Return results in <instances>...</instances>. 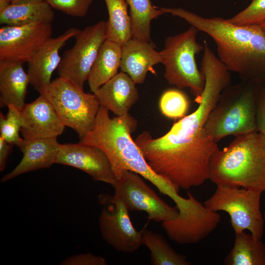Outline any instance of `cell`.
Wrapping results in <instances>:
<instances>
[{
	"label": "cell",
	"mask_w": 265,
	"mask_h": 265,
	"mask_svg": "<svg viewBox=\"0 0 265 265\" xmlns=\"http://www.w3.org/2000/svg\"><path fill=\"white\" fill-rule=\"evenodd\" d=\"M134 141L154 171L184 189L208 180L210 160L218 148L203 129L192 134L169 131L157 138L144 131Z\"/></svg>",
	"instance_id": "6da1fadb"
},
{
	"label": "cell",
	"mask_w": 265,
	"mask_h": 265,
	"mask_svg": "<svg viewBox=\"0 0 265 265\" xmlns=\"http://www.w3.org/2000/svg\"><path fill=\"white\" fill-rule=\"evenodd\" d=\"M210 36L218 57L242 80L265 84V35L259 25L238 26L220 17H205L184 8L161 7Z\"/></svg>",
	"instance_id": "7a4b0ae2"
},
{
	"label": "cell",
	"mask_w": 265,
	"mask_h": 265,
	"mask_svg": "<svg viewBox=\"0 0 265 265\" xmlns=\"http://www.w3.org/2000/svg\"><path fill=\"white\" fill-rule=\"evenodd\" d=\"M108 111L100 106L93 130L79 143L103 151L117 180L125 171L133 172L149 181L161 193L172 197L177 187L153 171L132 137L136 129V120L129 113L111 118Z\"/></svg>",
	"instance_id": "3957f363"
},
{
	"label": "cell",
	"mask_w": 265,
	"mask_h": 265,
	"mask_svg": "<svg viewBox=\"0 0 265 265\" xmlns=\"http://www.w3.org/2000/svg\"><path fill=\"white\" fill-rule=\"evenodd\" d=\"M208 180L216 186L265 191V136L258 132L236 136L211 156Z\"/></svg>",
	"instance_id": "277c9868"
},
{
	"label": "cell",
	"mask_w": 265,
	"mask_h": 265,
	"mask_svg": "<svg viewBox=\"0 0 265 265\" xmlns=\"http://www.w3.org/2000/svg\"><path fill=\"white\" fill-rule=\"evenodd\" d=\"M258 84L242 80L222 92L203 130L215 142L229 135L257 132L256 103Z\"/></svg>",
	"instance_id": "5b68a950"
},
{
	"label": "cell",
	"mask_w": 265,
	"mask_h": 265,
	"mask_svg": "<svg viewBox=\"0 0 265 265\" xmlns=\"http://www.w3.org/2000/svg\"><path fill=\"white\" fill-rule=\"evenodd\" d=\"M198 31L191 26L183 32L167 37L160 52L164 77L168 83L179 89L189 88L196 98L205 85L204 76L196 60V55L204 50V45L197 40Z\"/></svg>",
	"instance_id": "8992f818"
},
{
	"label": "cell",
	"mask_w": 265,
	"mask_h": 265,
	"mask_svg": "<svg viewBox=\"0 0 265 265\" xmlns=\"http://www.w3.org/2000/svg\"><path fill=\"white\" fill-rule=\"evenodd\" d=\"M39 93L51 103L65 126L73 129L80 139L93 130L100 106L94 93H86L83 87L60 77Z\"/></svg>",
	"instance_id": "52a82bcc"
},
{
	"label": "cell",
	"mask_w": 265,
	"mask_h": 265,
	"mask_svg": "<svg viewBox=\"0 0 265 265\" xmlns=\"http://www.w3.org/2000/svg\"><path fill=\"white\" fill-rule=\"evenodd\" d=\"M261 193L240 187L218 185L204 205L212 211L228 213L235 233L247 230L254 237L261 239L265 224L261 211Z\"/></svg>",
	"instance_id": "ba28073f"
},
{
	"label": "cell",
	"mask_w": 265,
	"mask_h": 265,
	"mask_svg": "<svg viewBox=\"0 0 265 265\" xmlns=\"http://www.w3.org/2000/svg\"><path fill=\"white\" fill-rule=\"evenodd\" d=\"M74 37V45L63 53L57 74L83 87L100 49L106 40V22L101 21L79 29Z\"/></svg>",
	"instance_id": "9c48e42d"
},
{
	"label": "cell",
	"mask_w": 265,
	"mask_h": 265,
	"mask_svg": "<svg viewBox=\"0 0 265 265\" xmlns=\"http://www.w3.org/2000/svg\"><path fill=\"white\" fill-rule=\"evenodd\" d=\"M98 199L103 207L99 227L103 239L118 252L137 251L143 244L141 232L134 227L124 203L114 194H101Z\"/></svg>",
	"instance_id": "30bf717a"
},
{
	"label": "cell",
	"mask_w": 265,
	"mask_h": 265,
	"mask_svg": "<svg viewBox=\"0 0 265 265\" xmlns=\"http://www.w3.org/2000/svg\"><path fill=\"white\" fill-rule=\"evenodd\" d=\"M114 189V195L130 212H145L150 220L163 222L174 220L179 215L176 206L165 202L136 173L125 171L117 180Z\"/></svg>",
	"instance_id": "8fae6325"
},
{
	"label": "cell",
	"mask_w": 265,
	"mask_h": 265,
	"mask_svg": "<svg viewBox=\"0 0 265 265\" xmlns=\"http://www.w3.org/2000/svg\"><path fill=\"white\" fill-rule=\"evenodd\" d=\"M52 32L51 24L2 26L0 28V63H27L51 37Z\"/></svg>",
	"instance_id": "7c38bea8"
},
{
	"label": "cell",
	"mask_w": 265,
	"mask_h": 265,
	"mask_svg": "<svg viewBox=\"0 0 265 265\" xmlns=\"http://www.w3.org/2000/svg\"><path fill=\"white\" fill-rule=\"evenodd\" d=\"M55 163L81 170L94 181L106 183L114 188L116 185L117 179L109 160L98 147L80 143L60 144Z\"/></svg>",
	"instance_id": "4fadbf2b"
},
{
	"label": "cell",
	"mask_w": 265,
	"mask_h": 265,
	"mask_svg": "<svg viewBox=\"0 0 265 265\" xmlns=\"http://www.w3.org/2000/svg\"><path fill=\"white\" fill-rule=\"evenodd\" d=\"M20 112L21 132L25 139L57 138L66 127L51 103L42 95L25 104Z\"/></svg>",
	"instance_id": "5bb4252c"
},
{
	"label": "cell",
	"mask_w": 265,
	"mask_h": 265,
	"mask_svg": "<svg viewBox=\"0 0 265 265\" xmlns=\"http://www.w3.org/2000/svg\"><path fill=\"white\" fill-rule=\"evenodd\" d=\"M78 30L72 27L57 37H51L27 62V73L30 84L38 93L51 82L52 74L61 60L59 51L68 40L74 37Z\"/></svg>",
	"instance_id": "9a60e30c"
},
{
	"label": "cell",
	"mask_w": 265,
	"mask_h": 265,
	"mask_svg": "<svg viewBox=\"0 0 265 265\" xmlns=\"http://www.w3.org/2000/svg\"><path fill=\"white\" fill-rule=\"evenodd\" d=\"M60 144L57 138H22L17 146L23 156L20 162L1 179L2 183L29 172L47 168L55 163Z\"/></svg>",
	"instance_id": "2e32d148"
},
{
	"label": "cell",
	"mask_w": 265,
	"mask_h": 265,
	"mask_svg": "<svg viewBox=\"0 0 265 265\" xmlns=\"http://www.w3.org/2000/svg\"><path fill=\"white\" fill-rule=\"evenodd\" d=\"M152 42L131 38L122 46L120 68L136 84L144 82L147 74L154 73L153 67L161 63L160 52L155 49Z\"/></svg>",
	"instance_id": "e0dca14e"
},
{
	"label": "cell",
	"mask_w": 265,
	"mask_h": 265,
	"mask_svg": "<svg viewBox=\"0 0 265 265\" xmlns=\"http://www.w3.org/2000/svg\"><path fill=\"white\" fill-rule=\"evenodd\" d=\"M136 83L126 73H118L94 93L101 106L117 116L129 113L139 95Z\"/></svg>",
	"instance_id": "ac0fdd59"
},
{
	"label": "cell",
	"mask_w": 265,
	"mask_h": 265,
	"mask_svg": "<svg viewBox=\"0 0 265 265\" xmlns=\"http://www.w3.org/2000/svg\"><path fill=\"white\" fill-rule=\"evenodd\" d=\"M23 64L0 63V103L1 106L14 105L21 110L25 105L29 83Z\"/></svg>",
	"instance_id": "d6986e66"
},
{
	"label": "cell",
	"mask_w": 265,
	"mask_h": 265,
	"mask_svg": "<svg viewBox=\"0 0 265 265\" xmlns=\"http://www.w3.org/2000/svg\"><path fill=\"white\" fill-rule=\"evenodd\" d=\"M54 18L53 8L45 0L32 3L11 4L0 11V24L3 26L51 24Z\"/></svg>",
	"instance_id": "ffe728a7"
},
{
	"label": "cell",
	"mask_w": 265,
	"mask_h": 265,
	"mask_svg": "<svg viewBox=\"0 0 265 265\" xmlns=\"http://www.w3.org/2000/svg\"><path fill=\"white\" fill-rule=\"evenodd\" d=\"M122 47L106 39L102 45L87 80L92 93L113 78L120 67Z\"/></svg>",
	"instance_id": "44dd1931"
},
{
	"label": "cell",
	"mask_w": 265,
	"mask_h": 265,
	"mask_svg": "<svg viewBox=\"0 0 265 265\" xmlns=\"http://www.w3.org/2000/svg\"><path fill=\"white\" fill-rule=\"evenodd\" d=\"M226 265H265V244L245 231L235 233L233 248L225 257Z\"/></svg>",
	"instance_id": "7402d4cb"
},
{
	"label": "cell",
	"mask_w": 265,
	"mask_h": 265,
	"mask_svg": "<svg viewBox=\"0 0 265 265\" xmlns=\"http://www.w3.org/2000/svg\"><path fill=\"white\" fill-rule=\"evenodd\" d=\"M108 18L106 21V39L121 46L132 37V23L125 0H104Z\"/></svg>",
	"instance_id": "603a6c76"
},
{
	"label": "cell",
	"mask_w": 265,
	"mask_h": 265,
	"mask_svg": "<svg viewBox=\"0 0 265 265\" xmlns=\"http://www.w3.org/2000/svg\"><path fill=\"white\" fill-rule=\"evenodd\" d=\"M130 8L132 38L151 42V23L165 14L151 0H125Z\"/></svg>",
	"instance_id": "cb8c5ba5"
},
{
	"label": "cell",
	"mask_w": 265,
	"mask_h": 265,
	"mask_svg": "<svg viewBox=\"0 0 265 265\" xmlns=\"http://www.w3.org/2000/svg\"><path fill=\"white\" fill-rule=\"evenodd\" d=\"M143 244L150 252L151 263L153 265H189L184 255L175 251L160 234L148 229L141 231Z\"/></svg>",
	"instance_id": "d4e9b609"
},
{
	"label": "cell",
	"mask_w": 265,
	"mask_h": 265,
	"mask_svg": "<svg viewBox=\"0 0 265 265\" xmlns=\"http://www.w3.org/2000/svg\"><path fill=\"white\" fill-rule=\"evenodd\" d=\"M159 105L163 115L169 118L177 119L185 116L188 109L189 101L181 90L170 89L163 93Z\"/></svg>",
	"instance_id": "484cf974"
},
{
	"label": "cell",
	"mask_w": 265,
	"mask_h": 265,
	"mask_svg": "<svg viewBox=\"0 0 265 265\" xmlns=\"http://www.w3.org/2000/svg\"><path fill=\"white\" fill-rule=\"evenodd\" d=\"M7 107L6 116L0 113V136L9 143L17 146L23 138L19 135L23 126L20 110L14 105Z\"/></svg>",
	"instance_id": "4316f807"
},
{
	"label": "cell",
	"mask_w": 265,
	"mask_h": 265,
	"mask_svg": "<svg viewBox=\"0 0 265 265\" xmlns=\"http://www.w3.org/2000/svg\"><path fill=\"white\" fill-rule=\"evenodd\" d=\"M227 20L231 23L238 26L260 25L265 23V0H251L245 8Z\"/></svg>",
	"instance_id": "83f0119b"
},
{
	"label": "cell",
	"mask_w": 265,
	"mask_h": 265,
	"mask_svg": "<svg viewBox=\"0 0 265 265\" xmlns=\"http://www.w3.org/2000/svg\"><path fill=\"white\" fill-rule=\"evenodd\" d=\"M53 8L71 16L82 17L87 13L93 0H45Z\"/></svg>",
	"instance_id": "f1b7e54d"
},
{
	"label": "cell",
	"mask_w": 265,
	"mask_h": 265,
	"mask_svg": "<svg viewBox=\"0 0 265 265\" xmlns=\"http://www.w3.org/2000/svg\"><path fill=\"white\" fill-rule=\"evenodd\" d=\"M61 265H106V260L90 253L79 254L68 257L62 261Z\"/></svg>",
	"instance_id": "f546056e"
},
{
	"label": "cell",
	"mask_w": 265,
	"mask_h": 265,
	"mask_svg": "<svg viewBox=\"0 0 265 265\" xmlns=\"http://www.w3.org/2000/svg\"><path fill=\"white\" fill-rule=\"evenodd\" d=\"M257 132L265 136V84L258 85L256 103Z\"/></svg>",
	"instance_id": "4dcf8cb0"
},
{
	"label": "cell",
	"mask_w": 265,
	"mask_h": 265,
	"mask_svg": "<svg viewBox=\"0 0 265 265\" xmlns=\"http://www.w3.org/2000/svg\"><path fill=\"white\" fill-rule=\"evenodd\" d=\"M12 144L0 136V170L3 171L6 166L8 157L11 152Z\"/></svg>",
	"instance_id": "1f68e13d"
},
{
	"label": "cell",
	"mask_w": 265,
	"mask_h": 265,
	"mask_svg": "<svg viewBox=\"0 0 265 265\" xmlns=\"http://www.w3.org/2000/svg\"><path fill=\"white\" fill-rule=\"evenodd\" d=\"M44 0H12V4H20L41 1Z\"/></svg>",
	"instance_id": "d6a6232c"
},
{
	"label": "cell",
	"mask_w": 265,
	"mask_h": 265,
	"mask_svg": "<svg viewBox=\"0 0 265 265\" xmlns=\"http://www.w3.org/2000/svg\"><path fill=\"white\" fill-rule=\"evenodd\" d=\"M12 4V0H0V11Z\"/></svg>",
	"instance_id": "836d02e7"
},
{
	"label": "cell",
	"mask_w": 265,
	"mask_h": 265,
	"mask_svg": "<svg viewBox=\"0 0 265 265\" xmlns=\"http://www.w3.org/2000/svg\"><path fill=\"white\" fill-rule=\"evenodd\" d=\"M259 26H260L264 35H265V23L260 25Z\"/></svg>",
	"instance_id": "e575fe53"
},
{
	"label": "cell",
	"mask_w": 265,
	"mask_h": 265,
	"mask_svg": "<svg viewBox=\"0 0 265 265\" xmlns=\"http://www.w3.org/2000/svg\"><path fill=\"white\" fill-rule=\"evenodd\" d=\"M264 218L265 219V213H264Z\"/></svg>",
	"instance_id": "d590c367"
}]
</instances>
